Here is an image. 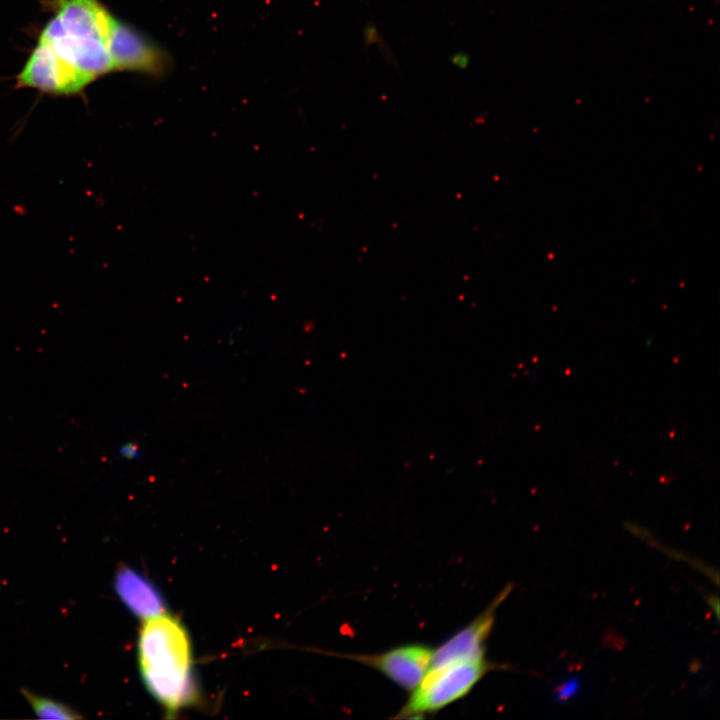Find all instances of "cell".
I'll list each match as a JSON object with an SVG mask.
<instances>
[{
	"mask_svg": "<svg viewBox=\"0 0 720 720\" xmlns=\"http://www.w3.org/2000/svg\"><path fill=\"white\" fill-rule=\"evenodd\" d=\"M112 20L98 0H60L38 42L93 81L114 71L109 51Z\"/></svg>",
	"mask_w": 720,
	"mask_h": 720,
	"instance_id": "7a4b0ae2",
	"label": "cell"
},
{
	"mask_svg": "<svg viewBox=\"0 0 720 720\" xmlns=\"http://www.w3.org/2000/svg\"><path fill=\"white\" fill-rule=\"evenodd\" d=\"M114 588L128 610L143 620L166 613L165 601L158 588L133 568L122 567L117 571Z\"/></svg>",
	"mask_w": 720,
	"mask_h": 720,
	"instance_id": "ba28073f",
	"label": "cell"
},
{
	"mask_svg": "<svg viewBox=\"0 0 720 720\" xmlns=\"http://www.w3.org/2000/svg\"><path fill=\"white\" fill-rule=\"evenodd\" d=\"M109 51L115 70L160 75L167 68L166 55L136 29L113 17Z\"/></svg>",
	"mask_w": 720,
	"mask_h": 720,
	"instance_id": "8992f818",
	"label": "cell"
},
{
	"mask_svg": "<svg viewBox=\"0 0 720 720\" xmlns=\"http://www.w3.org/2000/svg\"><path fill=\"white\" fill-rule=\"evenodd\" d=\"M17 80L18 86L64 96L77 94L92 82L41 42L35 46Z\"/></svg>",
	"mask_w": 720,
	"mask_h": 720,
	"instance_id": "277c9868",
	"label": "cell"
},
{
	"mask_svg": "<svg viewBox=\"0 0 720 720\" xmlns=\"http://www.w3.org/2000/svg\"><path fill=\"white\" fill-rule=\"evenodd\" d=\"M503 668L484 658L456 660L432 666L410 691L395 718L413 719L436 713L460 700L491 670Z\"/></svg>",
	"mask_w": 720,
	"mask_h": 720,
	"instance_id": "3957f363",
	"label": "cell"
},
{
	"mask_svg": "<svg viewBox=\"0 0 720 720\" xmlns=\"http://www.w3.org/2000/svg\"><path fill=\"white\" fill-rule=\"evenodd\" d=\"M433 650L413 643L401 645L375 654H343L345 659L364 664L401 688L414 689L431 667Z\"/></svg>",
	"mask_w": 720,
	"mask_h": 720,
	"instance_id": "5b68a950",
	"label": "cell"
},
{
	"mask_svg": "<svg viewBox=\"0 0 720 720\" xmlns=\"http://www.w3.org/2000/svg\"><path fill=\"white\" fill-rule=\"evenodd\" d=\"M23 695L38 718L74 720L81 717L71 707L56 700L40 697L27 690H23Z\"/></svg>",
	"mask_w": 720,
	"mask_h": 720,
	"instance_id": "9c48e42d",
	"label": "cell"
},
{
	"mask_svg": "<svg viewBox=\"0 0 720 720\" xmlns=\"http://www.w3.org/2000/svg\"><path fill=\"white\" fill-rule=\"evenodd\" d=\"M717 1V0H716Z\"/></svg>",
	"mask_w": 720,
	"mask_h": 720,
	"instance_id": "7c38bea8",
	"label": "cell"
},
{
	"mask_svg": "<svg viewBox=\"0 0 720 720\" xmlns=\"http://www.w3.org/2000/svg\"><path fill=\"white\" fill-rule=\"evenodd\" d=\"M137 656L146 689L168 713L197 700L190 637L176 617L163 613L144 620Z\"/></svg>",
	"mask_w": 720,
	"mask_h": 720,
	"instance_id": "6da1fadb",
	"label": "cell"
},
{
	"mask_svg": "<svg viewBox=\"0 0 720 720\" xmlns=\"http://www.w3.org/2000/svg\"><path fill=\"white\" fill-rule=\"evenodd\" d=\"M511 588V585H508L471 623L435 648L431 667L456 660L484 658L485 643L492 630L496 610Z\"/></svg>",
	"mask_w": 720,
	"mask_h": 720,
	"instance_id": "52a82bcc",
	"label": "cell"
},
{
	"mask_svg": "<svg viewBox=\"0 0 720 720\" xmlns=\"http://www.w3.org/2000/svg\"><path fill=\"white\" fill-rule=\"evenodd\" d=\"M118 457L125 461L136 462L141 459V449L139 445L133 441L128 440L120 443L116 449Z\"/></svg>",
	"mask_w": 720,
	"mask_h": 720,
	"instance_id": "30bf717a",
	"label": "cell"
},
{
	"mask_svg": "<svg viewBox=\"0 0 720 720\" xmlns=\"http://www.w3.org/2000/svg\"><path fill=\"white\" fill-rule=\"evenodd\" d=\"M579 688L580 682L578 678H570L557 687L555 691V700L559 702H566L577 694Z\"/></svg>",
	"mask_w": 720,
	"mask_h": 720,
	"instance_id": "8fae6325",
	"label": "cell"
}]
</instances>
